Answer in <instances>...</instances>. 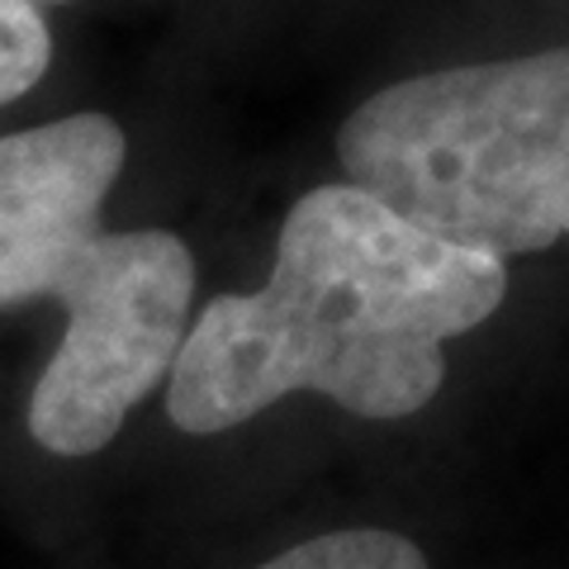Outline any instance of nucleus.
Here are the masks:
<instances>
[{
    "instance_id": "39448f33",
    "label": "nucleus",
    "mask_w": 569,
    "mask_h": 569,
    "mask_svg": "<svg viewBox=\"0 0 569 569\" xmlns=\"http://www.w3.org/2000/svg\"><path fill=\"white\" fill-rule=\"evenodd\" d=\"M52 62V33L33 0H0V104L20 100L43 81Z\"/></svg>"
},
{
    "instance_id": "f257e3e1",
    "label": "nucleus",
    "mask_w": 569,
    "mask_h": 569,
    "mask_svg": "<svg viewBox=\"0 0 569 569\" xmlns=\"http://www.w3.org/2000/svg\"><path fill=\"white\" fill-rule=\"evenodd\" d=\"M503 295V261L422 233L347 181L318 186L284 213L261 290L209 299L190 323L167 418L213 437L299 389L361 418H408L447 385V342Z\"/></svg>"
},
{
    "instance_id": "f03ea898",
    "label": "nucleus",
    "mask_w": 569,
    "mask_h": 569,
    "mask_svg": "<svg viewBox=\"0 0 569 569\" xmlns=\"http://www.w3.org/2000/svg\"><path fill=\"white\" fill-rule=\"evenodd\" d=\"M123 162L129 138L91 110L0 138V309H67L29 395V437L52 456L110 447L190 332V247L167 228H104Z\"/></svg>"
},
{
    "instance_id": "20e7f679",
    "label": "nucleus",
    "mask_w": 569,
    "mask_h": 569,
    "mask_svg": "<svg viewBox=\"0 0 569 569\" xmlns=\"http://www.w3.org/2000/svg\"><path fill=\"white\" fill-rule=\"evenodd\" d=\"M252 569H432L422 550L385 527H342L280 550Z\"/></svg>"
},
{
    "instance_id": "7ed1b4c3",
    "label": "nucleus",
    "mask_w": 569,
    "mask_h": 569,
    "mask_svg": "<svg viewBox=\"0 0 569 569\" xmlns=\"http://www.w3.org/2000/svg\"><path fill=\"white\" fill-rule=\"evenodd\" d=\"M347 186L493 261L569 238V43L422 71L361 100L337 133Z\"/></svg>"
}]
</instances>
